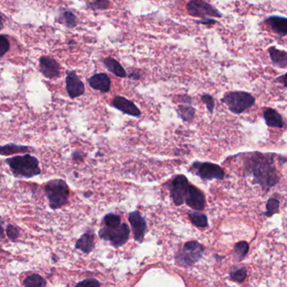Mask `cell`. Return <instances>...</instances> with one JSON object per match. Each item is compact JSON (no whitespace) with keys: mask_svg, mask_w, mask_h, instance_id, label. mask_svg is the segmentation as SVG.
I'll return each mask as SVG.
<instances>
[{"mask_svg":"<svg viewBox=\"0 0 287 287\" xmlns=\"http://www.w3.org/2000/svg\"><path fill=\"white\" fill-rule=\"evenodd\" d=\"M245 171L254 177V182L261 185L264 189H270L279 182L274 157L270 154L254 153L247 159Z\"/></svg>","mask_w":287,"mask_h":287,"instance_id":"obj_1","label":"cell"},{"mask_svg":"<svg viewBox=\"0 0 287 287\" xmlns=\"http://www.w3.org/2000/svg\"><path fill=\"white\" fill-rule=\"evenodd\" d=\"M5 162L16 178L30 179L41 173L38 159L29 154L9 157L6 159Z\"/></svg>","mask_w":287,"mask_h":287,"instance_id":"obj_2","label":"cell"},{"mask_svg":"<svg viewBox=\"0 0 287 287\" xmlns=\"http://www.w3.org/2000/svg\"><path fill=\"white\" fill-rule=\"evenodd\" d=\"M45 197L53 210L62 208L68 203L70 189L64 180H50L44 187Z\"/></svg>","mask_w":287,"mask_h":287,"instance_id":"obj_3","label":"cell"},{"mask_svg":"<svg viewBox=\"0 0 287 287\" xmlns=\"http://www.w3.org/2000/svg\"><path fill=\"white\" fill-rule=\"evenodd\" d=\"M222 102L229 107L232 113H240L253 107L256 99L251 93L245 92H229L224 95Z\"/></svg>","mask_w":287,"mask_h":287,"instance_id":"obj_4","label":"cell"},{"mask_svg":"<svg viewBox=\"0 0 287 287\" xmlns=\"http://www.w3.org/2000/svg\"><path fill=\"white\" fill-rule=\"evenodd\" d=\"M205 251L203 245L196 241H190L185 244L181 251L176 256V261L180 266L185 267L193 266L202 257Z\"/></svg>","mask_w":287,"mask_h":287,"instance_id":"obj_5","label":"cell"},{"mask_svg":"<svg viewBox=\"0 0 287 287\" xmlns=\"http://www.w3.org/2000/svg\"><path fill=\"white\" fill-rule=\"evenodd\" d=\"M129 227L126 224H121L119 226L108 228L103 226L99 230L98 235L102 240L109 241L113 247H121L129 240Z\"/></svg>","mask_w":287,"mask_h":287,"instance_id":"obj_6","label":"cell"},{"mask_svg":"<svg viewBox=\"0 0 287 287\" xmlns=\"http://www.w3.org/2000/svg\"><path fill=\"white\" fill-rule=\"evenodd\" d=\"M190 171L206 181L222 180L224 177V171L221 166L210 162L195 161L191 166Z\"/></svg>","mask_w":287,"mask_h":287,"instance_id":"obj_7","label":"cell"},{"mask_svg":"<svg viewBox=\"0 0 287 287\" xmlns=\"http://www.w3.org/2000/svg\"><path fill=\"white\" fill-rule=\"evenodd\" d=\"M187 8L190 15L202 19H208L211 17H222V13L215 7L204 0H190L187 3Z\"/></svg>","mask_w":287,"mask_h":287,"instance_id":"obj_8","label":"cell"},{"mask_svg":"<svg viewBox=\"0 0 287 287\" xmlns=\"http://www.w3.org/2000/svg\"><path fill=\"white\" fill-rule=\"evenodd\" d=\"M189 185L188 179L184 175H177L170 181L169 191L175 205L181 206L184 203Z\"/></svg>","mask_w":287,"mask_h":287,"instance_id":"obj_9","label":"cell"},{"mask_svg":"<svg viewBox=\"0 0 287 287\" xmlns=\"http://www.w3.org/2000/svg\"><path fill=\"white\" fill-rule=\"evenodd\" d=\"M66 89L69 97L72 99L78 98L85 92L84 83L74 71L66 72Z\"/></svg>","mask_w":287,"mask_h":287,"instance_id":"obj_10","label":"cell"},{"mask_svg":"<svg viewBox=\"0 0 287 287\" xmlns=\"http://www.w3.org/2000/svg\"><path fill=\"white\" fill-rule=\"evenodd\" d=\"M185 202L190 208L197 211H201L205 208V195L199 188L190 184L187 196L185 198Z\"/></svg>","mask_w":287,"mask_h":287,"instance_id":"obj_11","label":"cell"},{"mask_svg":"<svg viewBox=\"0 0 287 287\" xmlns=\"http://www.w3.org/2000/svg\"><path fill=\"white\" fill-rule=\"evenodd\" d=\"M129 221L131 224L135 241L142 243L147 228L145 219L143 218L140 212L136 210L129 214Z\"/></svg>","mask_w":287,"mask_h":287,"instance_id":"obj_12","label":"cell"},{"mask_svg":"<svg viewBox=\"0 0 287 287\" xmlns=\"http://www.w3.org/2000/svg\"><path fill=\"white\" fill-rule=\"evenodd\" d=\"M40 71L45 78L54 79L60 75V65L50 56H42L39 61Z\"/></svg>","mask_w":287,"mask_h":287,"instance_id":"obj_13","label":"cell"},{"mask_svg":"<svg viewBox=\"0 0 287 287\" xmlns=\"http://www.w3.org/2000/svg\"><path fill=\"white\" fill-rule=\"evenodd\" d=\"M112 105L118 110L121 111L122 113L130 116L139 117L141 114L140 109L135 103L122 96L114 97L112 102Z\"/></svg>","mask_w":287,"mask_h":287,"instance_id":"obj_14","label":"cell"},{"mask_svg":"<svg viewBox=\"0 0 287 287\" xmlns=\"http://www.w3.org/2000/svg\"><path fill=\"white\" fill-rule=\"evenodd\" d=\"M265 23L269 25L272 31L280 37L287 35V18L283 16L272 15L265 20Z\"/></svg>","mask_w":287,"mask_h":287,"instance_id":"obj_15","label":"cell"},{"mask_svg":"<svg viewBox=\"0 0 287 287\" xmlns=\"http://www.w3.org/2000/svg\"><path fill=\"white\" fill-rule=\"evenodd\" d=\"M90 87L101 92H108L110 91V77L106 73L95 74L88 79Z\"/></svg>","mask_w":287,"mask_h":287,"instance_id":"obj_16","label":"cell"},{"mask_svg":"<svg viewBox=\"0 0 287 287\" xmlns=\"http://www.w3.org/2000/svg\"><path fill=\"white\" fill-rule=\"evenodd\" d=\"M94 233L89 230L76 241L75 247L84 254H89L94 249Z\"/></svg>","mask_w":287,"mask_h":287,"instance_id":"obj_17","label":"cell"},{"mask_svg":"<svg viewBox=\"0 0 287 287\" xmlns=\"http://www.w3.org/2000/svg\"><path fill=\"white\" fill-rule=\"evenodd\" d=\"M34 149L25 145H16L14 143H9L5 145H0V155L1 156H9L15 154H23V153L32 152Z\"/></svg>","mask_w":287,"mask_h":287,"instance_id":"obj_18","label":"cell"},{"mask_svg":"<svg viewBox=\"0 0 287 287\" xmlns=\"http://www.w3.org/2000/svg\"><path fill=\"white\" fill-rule=\"evenodd\" d=\"M270 57L275 66L282 68H287V52L285 50H278L272 46L268 49Z\"/></svg>","mask_w":287,"mask_h":287,"instance_id":"obj_19","label":"cell"},{"mask_svg":"<svg viewBox=\"0 0 287 287\" xmlns=\"http://www.w3.org/2000/svg\"><path fill=\"white\" fill-rule=\"evenodd\" d=\"M264 117L268 126L276 127L280 129L284 127L285 123L282 117L277 113V111L272 108H266L264 112Z\"/></svg>","mask_w":287,"mask_h":287,"instance_id":"obj_20","label":"cell"},{"mask_svg":"<svg viewBox=\"0 0 287 287\" xmlns=\"http://www.w3.org/2000/svg\"><path fill=\"white\" fill-rule=\"evenodd\" d=\"M56 21L68 28H74L77 24V18L71 11L66 8H60Z\"/></svg>","mask_w":287,"mask_h":287,"instance_id":"obj_21","label":"cell"},{"mask_svg":"<svg viewBox=\"0 0 287 287\" xmlns=\"http://www.w3.org/2000/svg\"><path fill=\"white\" fill-rule=\"evenodd\" d=\"M103 64L105 65L108 71H111L115 76H119V77H126V71L124 70V67L120 65L119 61H117L115 59L108 57V58L103 60Z\"/></svg>","mask_w":287,"mask_h":287,"instance_id":"obj_22","label":"cell"},{"mask_svg":"<svg viewBox=\"0 0 287 287\" xmlns=\"http://www.w3.org/2000/svg\"><path fill=\"white\" fill-rule=\"evenodd\" d=\"M188 216L192 223L198 228H207L208 226V218L200 212H190Z\"/></svg>","mask_w":287,"mask_h":287,"instance_id":"obj_23","label":"cell"},{"mask_svg":"<svg viewBox=\"0 0 287 287\" xmlns=\"http://www.w3.org/2000/svg\"><path fill=\"white\" fill-rule=\"evenodd\" d=\"M177 113L183 121L190 122L195 116L196 111L191 106L180 105L177 108Z\"/></svg>","mask_w":287,"mask_h":287,"instance_id":"obj_24","label":"cell"},{"mask_svg":"<svg viewBox=\"0 0 287 287\" xmlns=\"http://www.w3.org/2000/svg\"><path fill=\"white\" fill-rule=\"evenodd\" d=\"M24 285L25 287H46V282L40 275L32 274L24 279Z\"/></svg>","mask_w":287,"mask_h":287,"instance_id":"obj_25","label":"cell"},{"mask_svg":"<svg viewBox=\"0 0 287 287\" xmlns=\"http://www.w3.org/2000/svg\"><path fill=\"white\" fill-rule=\"evenodd\" d=\"M249 252V245L248 243L242 241L238 243L235 246V258L236 261H242Z\"/></svg>","mask_w":287,"mask_h":287,"instance_id":"obj_26","label":"cell"},{"mask_svg":"<svg viewBox=\"0 0 287 287\" xmlns=\"http://www.w3.org/2000/svg\"><path fill=\"white\" fill-rule=\"evenodd\" d=\"M121 219L119 215L114 214H108L103 219V224L104 227L113 228V227L119 226L121 224Z\"/></svg>","mask_w":287,"mask_h":287,"instance_id":"obj_27","label":"cell"},{"mask_svg":"<svg viewBox=\"0 0 287 287\" xmlns=\"http://www.w3.org/2000/svg\"><path fill=\"white\" fill-rule=\"evenodd\" d=\"M87 7L93 10H104L110 8V2L108 0H94L93 2L87 3Z\"/></svg>","mask_w":287,"mask_h":287,"instance_id":"obj_28","label":"cell"},{"mask_svg":"<svg viewBox=\"0 0 287 287\" xmlns=\"http://www.w3.org/2000/svg\"><path fill=\"white\" fill-rule=\"evenodd\" d=\"M280 202L277 198H272L268 201L266 205V215L268 217H272L273 214H276L279 210Z\"/></svg>","mask_w":287,"mask_h":287,"instance_id":"obj_29","label":"cell"},{"mask_svg":"<svg viewBox=\"0 0 287 287\" xmlns=\"http://www.w3.org/2000/svg\"><path fill=\"white\" fill-rule=\"evenodd\" d=\"M247 272L245 268H236L230 273V277L236 282H243L246 279Z\"/></svg>","mask_w":287,"mask_h":287,"instance_id":"obj_30","label":"cell"},{"mask_svg":"<svg viewBox=\"0 0 287 287\" xmlns=\"http://www.w3.org/2000/svg\"><path fill=\"white\" fill-rule=\"evenodd\" d=\"M10 48V43L8 37L4 34H0V58H2Z\"/></svg>","mask_w":287,"mask_h":287,"instance_id":"obj_31","label":"cell"},{"mask_svg":"<svg viewBox=\"0 0 287 287\" xmlns=\"http://www.w3.org/2000/svg\"><path fill=\"white\" fill-rule=\"evenodd\" d=\"M6 235L10 240H16L19 236L18 228L13 224H8L6 228Z\"/></svg>","mask_w":287,"mask_h":287,"instance_id":"obj_32","label":"cell"},{"mask_svg":"<svg viewBox=\"0 0 287 287\" xmlns=\"http://www.w3.org/2000/svg\"><path fill=\"white\" fill-rule=\"evenodd\" d=\"M75 287H100V282L96 279H86L76 284Z\"/></svg>","mask_w":287,"mask_h":287,"instance_id":"obj_33","label":"cell"},{"mask_svg":"<svg viewBox=\"0 0 287 287\" xmlns=\"http://www.w3.org/2000/svg\"><path fill=\"white\" fill-rule=\"evenodd\" d=\"M202 100H203V103H205L208 111L211 113H213V112H214V106H215L214 99L213 98V97L208 94L203 95V97H202Z\"/></svg>","mask_w":287,"mask_h":287,"instance_id":"obj_34","label":"cell"},{"mask_svg":"<svg viewBox=\"0 0 287 287\" xmlns=\"http://www.w3.org/2000/svg\"><path fill=\"white\" fill-rule=\"evenodd\" d=\"M71 158L75 161H82L83 159V155H82V152L81 150H76L72 153L71 155Z\"/></svg>","mask_w":287,"mask_h":287,"instance_id":"obj_35","label":"cell"},{"mask_svg":"<svg viewBox=\"0 0 287 287\" xmlns=\"http://www.w3.org/2000/svg\"><path fill=\"white\" fill-rule=\"evenodd\" d=\"M199 24H207V25H211V24H215L217 23V20L214 19V18H208V19H202V20H199L198 21Z\"/></svg>","mask_w":287,"mask_h":287,"instance_id":"obj_36","label":"cell"},{"mask_svg":"<svg viewBox=\"0 0 287 287\" xmlns=\"http://www.w3.org/2000/svg\"><path fill=\"white\" fill-rule=\"evenodd\" d=\"M278 81L282 82L286 87H287V73H286L285 75H283V76L279 77V78H278Z\"/></svg>","mask_w":287,"mask_h":287,"instance_id":"obj_37","label":"cell"},{"mask_svg":"<svg viewBox=\"0 0 287 287\" xmlns=\"http://www.w3.org/2000/svg\"><path fill=\"white\" fill-rule=\"evenodd\" d=\"M5 237V235H4V231H3V226H2V224L0 223V240H3Z\"/></svg>","mask_w":287,"mask_h":287,"instance_id":"obj_38","label":"cell"},{"mask_svg":"<svg viewBox=\"0 0 287 287\" xmlns=\"http://www.w3.org/2000/svg\"><path fill=\"white\" fill-rule=\"evenodd\" d=\"M129 77H130V78H133V79H139V78H140V75H139L137 71H135V72H133V73L130 74Z\"/></svg>","mask_w":287,"mask_h":287,"instance_id":"obj_39","label":"cell"},{"mask_svg":"<svg viewBox=\"0 0 287 287\" xmlns=\"http://www.w3.org/2000/svg\"><path fill=\"white\" fill-rule=\"evenodd\" d=\"M4 27V22H3V18L1 13H0V31L3 29Z\"/></svg>","mask_w":287,"mask_h":287,"instance_id":"obj_40","label":"cell"}]
</instances>
